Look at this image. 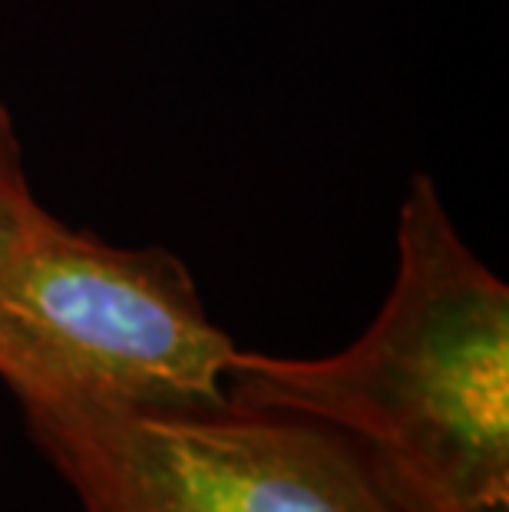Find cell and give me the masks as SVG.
I'll return each instance as SVG.
<instances>
[{
  "label": "cell",
  "mask_w": 509,
  "mask_h": 512,
  "mask_svg": "<svg viewBox=\"0 0 509 512\" xmlns=\"http://www.w3.org/2000/svg\"><path fill=\"white\" fill-rule=\"evenodd\" d=\"M225 397L338 423L430 512H509V288L427 176L400 205L397 275L371 328L311 361L235 351Z\"/></svg>",
  "instance_id": "obj_1"
},
{
  "label": "cell",
  "mask_w": 509,
  "mask_h": 512,
  "mask_svg": "<svg viewBox=\"0 0 509 512\" xmlns=\"http://www.w3.org/2000/svg\"><path fill=\"white\" fill-rule=\"evenodd\" d=\"M20 410L83 512H430L361 440L301 410Z\"/></svg>",
  "instance_id": "obj_3"
},
{
  "label": "cell",
  "mask_w": 509,
  "mask_h": 512,
  "mask_svg": "<svg viewBox=\"0 0 509 512\" xmlns=\"http://www.w3.org/2000/svg\"><path fill=\"white\" fill-rule=\"evenodd\" d=\"M40 212L43 205L30 189L17 123L0 100V261L24 238Z\"/></svg>",
  "instance_id": "obj_4"
},
{
  "label": "cell",
  "mask_w": 509,
  "mask_h": 512,
  "mask_svg": "<svg viewBox=\"0 0 509 512\" xmlns=\"http://www.w3.org/2000/svg\"><path fill=\"white\" fill-rule=\"evenodd\" d=\"M235 351L166 248L110 245L43 209L0 261V380L20 407H219Z\"/></svg>",
  "instance_id": "obj_2"
}]
</instances>
